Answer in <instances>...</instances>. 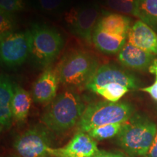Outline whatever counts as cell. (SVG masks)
Segmentation results:
<instances>
[{
	"mask_svg": "<svg viewBox=\"0 0 157 157\" xmlns=\"http://www.w3.org/2000/svg\"><path fill=\"white\" fill-rule=\"evenodd\" d=\"M85 109L77 93L66 90L49 104L41 120L50 130L63 132L78 124Z\"/></svg>",
	"mask_w": 157,
	"mask_h": 157,
	"instance_id": "1",
	"label": "cell"
},
{
	"mask_svg": "<svg viewBox=\"0 0 157 157\" xmlns=\"http://www.w3.org/2000/svg\"><path fill=\"white\" fill-rule=\"evenodd\" d=\"M156 131L157 125L154 121L144 116L135 114L124 124L117 142L129 156L144 157Z\"/></svg>",
	"mask_w": 157,
	"mask_h": 157,
	"instance_id": "2",
	"label": "cell"
},
{
	"mask_svg": "<svg viewBox=\"0 0 157 157\" xmlns=\"http://www.w3.org/2000/svg\"><path fill=\"white\" fill-rule=\"evenodd\" d=\"M98 68L99 63L95 56L86 51L74 50L63 57L56 70L60 83L80 87H86Z\"/></svg>",
	"mask_w": 157,
	"mask_h": 157,
	"instance_id": "3",
	"label": "cell"
},
{
	"mask_svg": "<svg viewBox=\"0 0 157 157\" xmlns=\"http://www.w3.org/2000/svg\"><path fill=\"white\" fill-rule=\"evenodd\" d=\"M134 111L132 104L125 101H103L92 103L86 106L78 121V131L88 132L103 125L125 122L134 115Z\"/></svg>",
	"mask_w": 157,
	"mask_h": 157,
	"instance_id": "4",
	"label": "cell"
},
{
	"mask_svg": "<svg viewBox=\"0 0 157 157\" xmlns=\"http://www.w3.org/2000/svg\"><path fill=\"white\" fill-rule=\"evenodd\" d=\"M30 32L29 58L37 68L45 69L59 56L63 47V39L60 33L47 25H35Z\"/></svg>",
	"mask_w": 157,
	"mask_h": 157,
	"instance_id": "5",
	"label": "cell"
},
{
	"mask_svg": "<svg viewBox=\"0 0 157 157\" xmlns=\"http://www.w3.org/2000/svg\"><path fill=\"white\" fill-rule=\"evenodd\" d=\"M98 4L89 2L74 7L65 15V22L72 34L87 42H92L93 35L100 19Z\"/></svg>",
	"mask_w": 157,
	"mask_h": 157,
	"instance_id": "6",
	"label": "cell"
},
{
	"mask_svg": "<svg viewBox=\"0 0 157 157\" xmlns=\"http://www.w3.org/2000/svg\"><path fill=\"white\" fill-rule=\"evenodd\" d=\"M13 147L18 157H50L53 151L48 129L40 126L31 127L19 135Z\"/></svg>",
	"mask_w": 157,
	"mask_h": 157,
	"instance_id": "7",
	"label": "cell"
},
{
	"mask_svg": "<svg viewBox=\"0 0 157 157\" xmlns=\"http://www.w3.org/2000/svg\"><path fill=\"white\" fill-rule=\"evenodd\" d=\"M1 61L9 67L23 64L30 56V30L14 32L0 39Z\"/></svg>",
	"mask_w": 157,
	"mask_h": 157,
	"instance_id": "8",
	"label": "cell"
},
{
	"mask_svg": "<svg viewBox=\"0 0 157 157\" xmlns=\"http://www.w3.org/2000/svg\"><path fill=\"white\" fill-rule=\"evenodd\" d=\"M112 83L120 84L129 90H136L139 87L138 79L134 75L115 65L104 64L99 66L85 88L94 93L98 88Z\"/></svg>",
	"mask_w": 157,
	"mask_h": 157,
	"instance_id": "9",
	"label": "cell"
},
{
	"mask_svg": "<svg viewBox=\"0 0 157 157\" xmlns=\"http://www.w3.org/2000/svg\"><path fill=\"white\" fill-rule=\"evenodd\" d=\"M100 152L97 142L87 132L78 131L62 148H53L52 157H95Z\"/></svg>",
	"mask_w": 157,
	"mask_h": 157,
	"instance_id": "10",
	"label": "cell"
},
{
	"mask_svg": "<svg viewBox=\"0 0 157 157\" xmlns=\"http://www.w3.org/2000/svg\"><path fill=\"white\" fill-rule=\"evenodd\" d=\"M60 81L56 68H45L32 85L31 95L37 103L49 105L55 98Z\"/></svg>",
	"mask_w": 157,
	"mask_h": 157,
	"instance_id": "11",
	"label": "cell"
},
{
	"mask_svg": "<svg viewBox=\"0 0 157 157\" xmlns=\"http://www.w3.org/2000/svg\"><path fill=\"white\" fill-rule=\"evenodd\" d=\"M127 42L154 56L157 55V34L154 29L140 20L129 29Z\"/></svg>",
	"mask_w": 157,
	"mask_h": 157,
	"instance_id": "12",
	"label": "cell"
},
{
	"mask_svg": "<svg viewBox=\"0 0 157 157\" xmlns=\"http://www.w3.org/2000/svg\"><path fill=\"white\" fill-rule=\"evenodd\" d=\"M154 55L127 42L118 54V60L125 67L135 71L149 70L154 60Z\"/></svg>",
	"mask_w": 157,
	"mask_h": 157,
	"instance_id": "13",
	"label": "cell"
},
{
	"mask_svg": "<svg viewBox=\"0 0 157 157\" xmlns=\"http://www.w3.org/2000/svg\"><path fill=\"white\" fill-rule=\"evenodd\" d=\"M14 94V84L7 76L2 74L0 79V127L1 131L10 128L13 120L12 101Z\"/></svg>",
	"mask_w": 157,
	"mask_h": 157,
	"instance_id": "14",
	"label": "cell"
},
{
	"mask_svg": "<svg viewBox=\"0 0 157 157\" xmlns=\"http://www.w3.org/2000/svg\"><path fill=\"white\" fill-rule=\"evenodd\" d=\"M130 25L129 17L119 13H106L100 17L96 28L110 34L127 36Z\"/></svg>",
	"mask_w": 157,
	"mask_h": 157,
	"instance_id": "15",
	"label": "cell"
},
{
	"mask_svg": "<svg viewBox=\"0 0 157 157\" xmlns=\"http://www.w3.org/2000/svg\"><path fill=\"white\" fill-rule=\"evenodd\" d=\"M127 36L110 34L95 28L93 35V41L95 48L105 54L119 52L126 44Z\"/></svg>",
	"mask_w": 157,
	"mask_h": 157,
	"instance_id": "16",
	"label": "cell"
},
{
	"mask_svg": "<svg viewBox=\"0 0 157 157\" xmlns=\"http://www.w3.org/2000/svg\"><path fill=\"white\" fill-rule=\"evenodd\" d=\"M32 95L17 84H14V94L12 101V112L13 119L17 122H23L30 111Z\"/></svg>",
	"mask_w": 157,
	"mask_h": 157,
	"instance_id": "17",
	"label": "cell"
},
{
	"mask_svg": "<svg viewBox=\"0 0 157 157\" xmlns=\"http://www.w3.org/2000/svg\"><path fill=\"white\" fill-rule=\"evenodd\" d=\"M136 17L157 29V0H136Z\"/></svg>",
	"mask_w": 157,
	"mask_h": 157,
	"instance_id": "18",
	"label": "cell"
},
{
	"mask_svg": "<svg viewBox=\"0 0 157 157\" xmlns=\"http://www.w3.org/2000/svg\"><path fill=\"white\" fill-rule=\"evenodd\" d=\"M129 91V88L120 84L112 83L104 85L95 90L94 93L101 95L105 101L110 102H119L125 94Z\"/></svg>",
	"mask_w": 157,
	"mask_h": 157,
	"instance_id": "19",
	"label": "cell"
},
{
	"mask_svg": "<svg viewBox=\"0 0 157 157\" xmlns=\"http://www.w3.org/2000/svg\"><path fill=\"white\" fill-rule=\"evenodd\" d=\"M124 122L113 123L95 127L87 132L95 140H104L111 139L121 132Z\"/></svg>",
	"mask_w": 157,
	"mask_h": 157,
	"instance_id": "20",
	"label": "cell"
},
{
	"mask_svg": "<svg viewBox=\"0 0 157 157\" xmlns=\"http://www.w3.org/2000/svg\"><path fill=\"white\" fill-rule=\"evenodd\" d=\"M105 4L119 14L136 17V0H105Z\"/></svg>",
	"mask_w": 157,
	"mask_h": 157,
	"instance_id": "21",
	"label": "cell"
},
{
	"mask_svg": "<svg viewBox=\"0 0 157 157\" xmlns=\"http://www.w3.org/2000/svg\"><path fill=\"white\" fill-rule=\"evenodd\" d=\"M68 2L69 0H34L37 8L48 14L61 13L67 7Z\"/></svg>",
	"mask_w": 157,
	"mask_h": 157,
	"instance_id": "22",
	"label": "cell"
},
{
	"mask_svg": "<svg viewBox=\"0 0 157 157\" xmlns=\"http://www.w3.org/2000/svg\"><path fill=\"white\" fill-rule=\"evenodd\" d=\"M15 19L13 13L0 11V39L14 33Z\"/></svg>",
	"mask_w": 157,
	"mask_h": 157,
	"instance_id": "23",
	"label": "cell"
},
{
	"mask_svg": "<svg viewBox=\"0 0 157 157\" xmlns=\"http://www.w3.org/2000/svg\"><path fill=\"white\" fill-rule=\"evenodd\" d=\"M24 8L23 0H0V11L15 13Z\"/></svg>",
	"mask_w": 157,
	"mask_h": 157,
	"instance_id": "24",
	"label": "cell"
},
{
	"mask_svg": "<svg viewBox=\"0 0 157 157\" xmlns=\"http://www.w3.org/2000/svg\"><path fill=\"white\" fill-rule=\"evenodd\" d=\"M149 71L151 73L155 74L156 76V81L154 84H152L151 86H148V87L141 88V90L145 93H148V95H150L151 97L154 101H157V61L155 60L154 63L152 64V66H151L150 68H149Z\"/></svg>",
	"mask_w": 157,
	"mask_h": 157,
	"instance_id": "25",
	"label": "cell"
},
{
	"mask_svg": "<svg viewBox=\"0 0 157 157\" xmlns=\"http://www.w3.org/2000/svg\"><path fill=\"white\" fill-rule=\"evenodd\" d=\"M144 157H157V131L151 146Z\"/></svg>",
	"mask_w": 157,
	"mask_h": 157,
	"instance_id": "26",
	"label": "cell"
},
{
	"mask_svg": "<svg viewBox=\"0 0 157 157\" xmlns=\"http://www.w3.org/2000/svg\"><path fill=\"white\" fill-rule=\"evenodd\" d=\"M95 157H128L124 156V155L119 154V153L113 152H108L104 151H100V152L96 155Z\"/></svg>",
	"mask_w": 157,
	"mask_h": 157,
	"instance_id": "27",
	"label": "cell"
},
{
	"mask_svg": "<svg viewBox=\"0 0 157 157\" xmlns=\"http://www.w3.org/2000/svg\"><path fill=\"white\" fill-rule=\"evenodd\" d=\"M9 157H18L17 156V155H15V156H9Z\"/></svg>",
	"mask_w": 157,
	"mask_h": 157,
	"instance_id": "28",
	"label": "cell"
},
{
	"mask_svg": "<svg viewBox=\"0 0 157 157\" xmlns=\"http://www.w3.org/2000/svg\"><path fill=\"white\" fill-rule=\"evenodd\" d=\"M50 157H52V156H50Z\"/></svg>",
	"mask_w": 157,
	"mask_h": 157,
	"instance_id": "29",
	"label": "cell"
}]
</instances>
